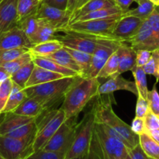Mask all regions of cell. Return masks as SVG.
Returning <instances> with one entry per match:
<instances>
[{
    "instance_id": "obj_26",
    "label": "cell",
    "mask_w": 159,
    "mask_h": 159,
    "mask_svg": "<svg viewBox=\"0 0 159 159\" xmlns=\"http://www.w3.org/2000/svg\"><path fill=\"white\" fill-rule=\"evenodd\" d=\"M62 48L63 45L57 39H53L33 45L29 51L34 57H46Z\"/></svg>"
},
{
    "instance_id": "obj_50",
    "label": "cell",
    "mask_w": 159,
    "mask_h": 159,
    "mask_svg": "<svg viewBox=\"0 0 159 159\" xmlns=\"http://www.w3.org/2000/svg\"><path fill=\"white\" fill-rule=\"evenodd\" d=\"M79 0H68V6H67V11L70 12L71 14L73 13L75 10L76 5Z\"/></svg>"
},
{
    "instance_id": "obj_16",
    "label": "cell",
    "mask_w": 159,
    "mask_h": 159,
    "mask_svg": "<svg viewBox=\"0 0 159 159\" xmlns=\"http://www.w3.org/2000/svg\"><path fill=\"white\" fill-rule=\"evenodd\" d=\"M32 46L26 34L17 26L0 34V51L16 48L30 49Z\"/></svg>"
},
{
    "instance_id": "obj_59",
    "label": "cell",
    "mask_w": 159,
    "mask_h": 159,
    "mask_svg": "<svg viewBox=\"0 0 159 159\" xmlns=\"http://www.w3.org/2000/svg\"><path fill=\"white\" fill-rule=\"evenodd\" d=\"M0 1H1V0H0Z\"/></svg>"
},
{
    "instance_id": "obj_39",
    "label": "cell",
    "mask_w": 159,
    "mask_h": 159,
    "mask_svg": "<svg viewBox=\"0 0 159 159\" xmlns=\"http://www.w3.org/2000/svg\"><path fill=\"white\" fill-rule=\"evenodd\" d=\"M12 84L13 83L10 78H8L0 84V114L2 113L4 110L5 106L12 90Z\"/></svg>"
},
{
    "instance_id": "obj_4",
    "label": "cell",
    "mask_w": 159,
    "mask_h": 159,
    "mask_svg": "<svg viewBox=\"0 0 159 159\" xmlns=\"http://www.w3.org/2000/svg\"><path fill=\"white\" fill-rule=\"evenodd\" d=\"M77 76H65L45 84L26 87L24 90L26 97L37 100L45 108L50 109L64 98Z\"/></svg>"
},
{
    "instance_id": "obj_34",
    "label": "cell",
    "mask_w": 159,
    "mask_h": 159,
    "mask_svg": "<svg viewBox=\"0 0 159 159\" xmlns=\"http://www.w3.org/2000/svg\"><path fill=\"white\" fill-rule=\"evenodd\" d=\"M118 65H119V56H118L117 50H116L102 67L98 74L97 78L98 79H100V78L109 79L110 77H113L117 72Z\"/></svg>"
},
{
    "instance_id": "obj_42",
    "label": "cell",
    "mask_w": 159,
    "mask_h": 159,
    "mask_svg": "<svg viewBox=\"0 0 159 159\" xmlns=\"http://www.w3.org/2000/svg\"><path fill=\"white\" fill-rule=\"evenodd\" d=\"M159 47V6H156L148 18L146 19Z\"/></svg>"
},
{
    "instance_id": "obj_12",
    "label": "cell",
    "mask_w": 159,
    "mask_h": 159,
    "mask_svg": "<svg viewBox=\"0 0 159 159\" xmlns=\"http://www.w3.org/2000/svg\"><path fill=\"white\" fill-rule=\"evenodd\" d=\"M65 34L56 37V39L62 44L63 47L83 51L93 55L96 50L99 37L71 31H63Z\"/></svg>"
},
{
    "instance_id": "obj_21",
    "label": "cell",
    "mask_w": 159,
    "mask_h": 159,
    "mask_svg": "<svg viewBox=\"0 0 159 159\" xmlns=\"http://www.w3.org/2000/svg\"><path fill=\"white\" fill-rule=\"evenodd\" d=\"M45 110H47L43 104L34 98L26 97V99L15 109L12 112L20 115L37 118Z\"/></svg>"
},
{
    "instance_id": "obj_31",
    "label": "cell",
    "mask_w": 159,
    "mask_h": 159,
    "mask_svg": "<svg viewBox=\"0 0 159 159\" xmlns=\"http://www.w3.org/2000/svg\"><path fill=\"white\" fill-rule=\"evenodd\" d=\"M136 2L138 4V7L133 9H129L122 16H131L141 19L142 20H145L148 18L156 6L150 0H138Z\"/></svg>"
},
{
    "instance_id": "obj_23",
    "label": "cell",
    "mask_w": 159,
    "mask_h": 159,
    "mask_svg": "<svg viewBox=\"0 0 159 159\" xmlns=\"http://www.w3.org/2000/svg\"><path fill=\"white\" fill-rule=\"evenodd\" d=\"M33 62L37 66H40L41 68L46 69L54 73H60L65 76H79L76 72L73 70L67 69L62 65H59L56 62H54L52 59L47 57H34L33 56Z\"/></svg>"
},
{
    "instance_id": "obj_51",
    "label": "cell",
    "mask_w": 159,
    "mask_h": 159,
    "mask_svg": "<svg viewBox=\"0 0 159 159\" xmlns=\"http://www.w3.org/2000/svg\"><path fill=\"white\" fill-rule=\"evenodd\" d=\"M157 143L159 144V129H155V130H151L148 132H146Z\"/></svg>"
},
{
    "instance_id": "obj_45",
    "label": "cell",
    "mask_w": 159,
    "mask_h": 159,
    "mask_svg": "<svg viewBox=\"0 0 159 159\" xmlns=\"http://www.w3.org/2000/svg\"><path fill=\"white\" fill-rule=\"evenodd\" d=\"M152 51L147 50H138L136 51V65L143 67L150 59Z\"/></svg>"
},
{
    "instance_id": "obj_32",
    "label": "cell",
    "mask_w": 159,
    "mask_h": 159,
    "mask_svg": "<svg viewBox=\"0 0 159 159\" xmlns=\"http://www.w3.org/2000/svg\"><path fill=\"white\" fill-rule=\"evenodd\" d=\"M34 65H35V64L34 63L33 60L31 62H28L27 64L24 65L20 70H18L16 72H15V73L11 75V80L14 84H17L20 87H21L22 88L24 89L25 87H26V82H27L31 73H32Z\"/></svg>"
},
{
    "instance_id": "obj_38",
    "label": "cell",
    "mask_w": 159,
    "mask_h": 159,
    "mask_svg": "<svg viewBox=\"0 0 159 159\" xmlns=\"http://www.w3.org/2000/svg\"><path fill=\"white\" fill-rule=\"evenodd\" d=\"M146 74L152 75L156 79V82L159 81V49L152 51V55L148 62L142 67Z\"/></svg>"
},
{
    "instance_id": "obj_36",
    "label": "cell",
    "mask_w": 159,
    "mask_h": 159,
    "mask_svg": "<svg viewBox=\"0 0 159 159\" xmlns=\"http://www.w3.org/2000/svg\"><path fill=\"white\" fill-rule=\"evenodd\" d=\"M68 52L70 53L76 63L79 66L81 70V74L80 76H82L87 70H89L90 66V64L92 62V58H93V55L88 54L86 52H83V51H77V50L71 49V48H65L64 47Z\"/></svg>"
},
{
    "instance_id": "obj_10",
    "label": "cell",
    "mask_w": 159,
    "mask_h": 159,
    "mask_svg": "<svg viewBox=\"0 0 159 159\" xmlns=\"http://www.w3.org/2000/svg\"><path fill=\"white\" fill-rule=\"evenodd\" d=\"M121 42L110 38H98V44L93 54L92 62L89 70L82 77L97 78L99 71L110 56L117 50Z\"/></svg>"
},
{
    "instance_id": "obj_33",
    "label": "cell",
    "mask_w": 159,
    "mask_h": 159,
    "mask_svg": "<svg viewBox=\"0 0 159 159\" xmlns=\"http://www.w3.org/2000/svg\"><path fill=\"white\" fill-rule=\"evenodd\" d=\"M133 76L134 77V82L136 84L137 88L138 90V96H141L144 99L147 100L148 89L147 76L146 73L143 70L142 67H139L135 65L131 70Z\"/></svg>"
},
{
    "instance_id": "obj_8",
    "label": "cell",
    "mask_w": 159,
    "mask_h": 159,
    "mask_svg": "<svg viewBox=\"0 0 159 159\" xmlns=\"http://www.w3.org/2000/svg\"><path fill=\"white\" fill-rule=\"evenodd\" d=\"M122 16L69 23L65 31H71L96 37L111 39L113 29Z\"/></svg>"
},
{
    "instance_id": "obj_44",
    "label": "cell",
    "mask_w": 159,
    "mask_h": 159,
    "mask_svg": "<svg viewBox=\"0 0 159 159\" xmlns=\"http://www.w3.org/2000/svg\"><path fill=\"white\" fill-rule=\"evenodd\" d=\"M148 110L149 108L147 100L144 99L141 96H138V100H137L135 116L144 118L145 115L147 114V112H148Z\"/></svg>"
},
{
    "instance_id": "obj_28",
    "label": "cell",
    "mask_w": 159,
    "mask_h": 159,
    "mask_svg": "<svg viewBox=\"0 0 159 159\" xmlns=\"http://www.w3.org/2000/svg\"><path fill=\"white\" fill-rule=\"evenodd\" d=\"M26 98V94L24 89L13 83L12 90H11V93L2 113L12 112Z\"/></svg>"
},
{
    "instance_id": "obj_30",
    "label": "cell",
    "mask_w": 159,
    "mask_h": 159,
    "mask_svg": "<svg viewBox=\"0 0 159 159\" xmlns=\"http://www.w3.org/2000/svg\"><path fill=\"white\" fill-rule=\"evenodd\" d=\"M139 144L148 157L159 159V144L146 132L139 135Z\"/></svg>"
},
{
    "instance_id": "obj_17",
    "label": "cell",
    "mask_w": 159,
    "mask_h": 159,
    "mask_svg": "<svg viewBox=\"0 0 159 159\" xmlns=\"http://www.w3.org/2000/svg\"><path fill=\"white\" fill-rule=\"evenodd\" d=\"M127 90L135 96H138V90L134 81H129L120 75L109 78L108 80L100 84L98 90V95H106L113 94L116 90Z\"/></svg>"
},
{
    "instance_id": "obj_3",
    "label": "cell",
    "mask_w": 159,
    "mask_h": 159,
    "mask_svg": "<svg viewBox=\"0 0 159 159\" xmlns=\"http://www.w3.org/2000/svg\"><path fill=\"white\" fill-rule=\"evenodd\" d=\"M129 150L120 140L110 135L100 123L95 122L89 146L83 159H125Z\"/></svg>"
},
{
    "instance_id": "obj_57",
    "label": "cell",
    "mask_w": 159,
    "mask_h": 159,
    "mask_svg": "<svg viewBox=\"0 0 159 159\" xmlns=\"http://www.w3.org/2000/svg\"><path fill=\"white\" fill-rule=\"evenodd\" d=\"M147 159H153V158H150V157H147Z\"/></svg>"
},
{
    "instance_id": "obj_5",
    "label": "cell",
    "mask_w": 159,
    "mask_h": 159,
    "mask_svg": "<svg viewBox=\"0 0 159 159\" xmlns=\"http://www.w3.org/2000/svg\"><path fill=\"white\" fill-rule=\"evenodd\" d=\"M65 120V114L61 108L47 109L36 118V132L33 143L34 152L46 144Z\"/></svg>"
},
{
    "instance_id": "obj_47",
    "label": "cell",
    "mask_w": 159,
    "mask_h": 159,
    "mask_svg": "<svg viewBox=\"0 0 159 159\" xmlns=\"http://www.w3.org/2000/svg\"><path fill=\"white\" fill-rule=\"evenodd\" d=\"M147 157L140 144H138L134 148L129 150L128 154L125 159H147Z\"/></svg>"
},
{
    "instance_id": "obj_53",
    "label": "cell",
    "mask_w": 159,
    "mask_h": 159,
    "mask_svg": "<svg viewBox=\"0 0 159 159\" xmlns=\"http://www.w3.org/2000/svg\"><path fill=\"white\" fill-rule=\"evenodd\" d=\"M89 0H79L77 2V5H76V8H75V10H77L78 9H79V8L82 7V6H84V5L85 4V3L87 2H89ZM74 11V12H75Z\"/></svg>"
},
{
    "instance_id": "obj_48",
    "label": "cell",
    "mask_w": 159,
    "mask_h": 159,
    "mask_svg": "<svg viewBox=\"0 0 159 159\" xmlns=\"http://www.w3.org/2000/svg\"><path fill=\"white\" fill-rule=\"evenodd\" d=\"M41 2L61 10H67L68 0H41Z\"/></svg>"
},
{
    "instance_id": "obj_46",
    "label": "cell",
    "mask_w": 159,
    "mask_h": 159,
    "mask_svg": "<svg viewBox=\"0 0 159 159\" xmlns=\"http://www.w3.org/2000/svg\"><path fill=\"white\" fill-rule=\"evenodd\" d=\"M131 130L134 132L135 134L139 136L140 134L143 133L145 132V126H144V120L143 118H139V117H136L134 118L132 121L131 126Z\"/></svg>"
},
{
    "instance_id": "obj_43",
    "label": "cell",
    "mask_w": 159,
    "mask_h": 159,
    "mask_svg": "<svg viewBox=\"0 0 159 159\" xmlns=\"http://www.w3.org/2000/svg\"><path fill=\"white\" fill-rule=\"evenodd\" d=\"M144 126H145V132L159 129V117L150 110L147 112L144 118Z\"/></svg>"
},
{
    "instance_id": "obj_29",
    "label": "cell",
    "mask_w": 159,
    "mask_h": 159,
    "mask_svg": "<svg viewBox=\"0 0 159 159\" xmlns=\"http://www.w3.org/2000/svg\"><path fill=\"white\" fill-rule=\"evenodd\" d=\"M40 20V26L39 28L37 34L34 36L31 39L30 42L33 45H37V44L41 43V42L48 41L56 39V33L57 32V30L53 27L51 25L45 22L44 20Z\"/></svg>"
},
{
    "instance_id": "obj_54",
    "label": "cell",
    "mask_w": 159,
    "mask_h": 159,
    "mask_svg": "<svg viewBox=\"0 0 159 159\" xmlns=\"http://www.w3.org/2000/svg\"><path fill=\"white\" fill-rule=\"evenodd\" d=\"M152 2H153L155 6H159V0H150Z\"/></svg>"
},
{
    "instance_id": "obj_35",
    "label": "cell",
    "mask_w": 159,
    "mask_h": 159,
    "mask_svg": "<svg viewBox=\"0 0 159 159\" xmlns=\"http://www.w3.org/2000/svg\"><path fill=\"white\" fill-rule=\"evenodd\" d=\"M17 26L23 31L30 41L37 34L40 26V20L35 16H31L28 18L25 19L22 22L17 24Z\"/></svg>"
},
{
    "instance_id": "obj_37",
    "label": "cell",
    "mask_w": 159,
    "mask_h": 159,
    "mask_svg": "<svg viewBox=\"0 0 159 159\" xmlns=\"http://www.w3.org/2000/svg\"><path fill=\"white\" fill-rule=\"evenodd\" d=\"M33 60V55H31V53L30 51H27L26 53L23 54V55L20 56L17 59H14V60L11 61V62H6V63L2 64L0 66L2 67L9 75H12V73H14L15 72H16L17 70H20L21 67H23V65L27 64L28 62H31Z\"/></svg>"
},
{
    "instance_id": "obj_55",
    "label": "cell",
    "mask_w": 159,
    "mask_h": 159,
    "mask_svg": "<svg viewBox=\"0 0 159 159\" xmlns=\"http://www.w3.org/2000/svg\"><path fill=\"white\" fill-rule=\"evenodd\" d=\"M70 159H82V157H75V158H70Z\"/></svg>"
},
{
    "instance_id": "obj_27",
    "label": "cell",
    "mask_w": 159,
    "mask_h": 159,
    "mask_svg": "<svg viewBox=\"0 0 159 159\" xmlns=\"http://www.w3.org/2000/svg\"><path fill=\"white\" fill-rule=\"evenodd\" d=\"M124 12L117 6H113L110 8H106V9H99V10L93 11V12L87 13L85 15L82 16L79 18L75 19L71 23H75L79 21H85V20H98V19H105L110 18V17H116V16H122Z\"/></svg>"
},
{
    "instance_id": "obj_1",
    "label": "cell",
    "mask_w": 159,
    "mask_h": 159,
    "mask_svg": "<svg viewBox=\"0 0 159 159\" xmlns=\"http://www.w3.org/2000/svg\"><path fill=\"white\" fill-rule=\"evenodd\" d=\"M93 111L95 122L100 123L110 135L120 140L127 148L132 149L139 144V136L131 130L130 126L118 117L109 100H96Z\"/></svg>"
},
{
    "instance_id": "obj_7",
    "label": "cell",
    "mask_w": 159,
    "mask_h": 159,
    "mask_svg": "<svg viewBox=\"0 0 159 159\" xmlns=\"http://www.w3.org/2000/svg\"><path fill=\"white\" fill-rule=\"evenodd\" d=\"M95 118L93 108L87 112L82 119L76 125L75 133L72 144L66 154L65 158L83 157L86 154L92 138Z\"/></svg>"
},
{
    "instance_id": "obj_58",
    "label": "cell",
    "mask_w": 159,
    "mask_h": 159,
    "mask_svg": "<svg viewBox=\"0 0 159 159\" xmlns=\"http://www.w3.org/2000/svg\"><path fill=\"white\" fill-rule=\"evenodd\" d=\"M138 1V0H134V2H137Z\"/></svg>"
},
{
    "instance_id": "obj_18",
    "label": "cell",
    "mask_w": 159,
    "mask_h": 159,
    "mask_svg": "<svg viewBox=\"0 0 159 159\" xmlns=\"http://www.w3.org/2000/svg\"><path fill=\"white\" fill-rule=\"evenodd\" d=\"M18 0L0 1V34L16 25V6Z\"/></svg>"
},
{
    "instance_id": "obj_41",
    "label": "cell",
    "mask_w": 159,
    "mask_h": 159,
    "mask_svg": "<svg viewBox=\"0 0 159 159\" xmlns=\"http://www.w3.org/2000/svg\"><path fill=\"white\" fill-rule=\"evenodd\" d=\"M147 101L149 110L159 117V94L155 85L152 90H148Z\"/></svg>"
},
{
    "instance_id": "obj_40",
    "label": "cell",
    "mask_w": 159,
    "mask_h": 159,
    "mask_svg": "<svg viewBox=\"0 0 159 159\" xmlns=\"http://www.w3.org/2000/svg\"><path fill=\"white\" fill-rule=\"evenodd\" d=\"M65 154L59 152L40 149L34 151L26 159H65Z\"/></svg>"
},
{
    "instance_id": "obj_15",
    "label": "cell",
    "mask_w": 159,
    "mask_h": 159,
    "mask_svg": "<svg viewBox=\"0 0 159 159\" xmlns=\"http://www.w3.org/2000/svg\"><path fill=\"white\" fill-rule=\"evenodd\" d=\"M127 43L130 44V46L135 51L147 50L153 51L159 49L155 36L147 20L143 21L137 34Z\"/></svg>"
},
{
    "instance_id": "obj_49",
    "label": "cell",
    "mask_w": 159,
    "mask_h": 159,
    "mask_svg": "<svg viewBox=\"0 0 159 159\" xmlns=\"http://www.w3.org/2000/svg\"><path fill=\"white\" fill-rule=\"evenodd\" d=\"M116 6L122 10V12H126L128 11L130 5L134 2V0H114ZM123 13V14H124Z\"/></svg>"
},
{
    "instance_id": "obj_6",
    "label": "cell",
    "mask_w": 159,
    "mask_h": 159,
    "mask_svg": "<svg viewBox=\"0 0 159 159\" xmlns=\"http://www.w3.org/2000/svg\"><path fill=\"white\" fill-rule=\"evenodd\" d=\"M0 117V136L16 139L34 138L36 118L15 114L2 113Z\"/></svg>"
},
{
    "instance_id": "obj_9",
    "label": "cell",
    "mask_w": 159,
    "mask_h": 159,
    "mask_svg": "<svg viewBox=\"0 0 159 159\" xmlns=\"http://www.w3.org/2000/svg\"><path fill=\"white\" fill-rule=\"evenodd\" d=\"M76 118L65 120L41 149L62 153L66 155L74 140L77 125Z\"/></svg>"
},
{
    "instance_id": "obj_20",
    "label": "cell",
    "mask_w": 159,
    "mask_h": 159,
    "mask_svg": "<svg viewBox=\"0 0 159 159\" xmlns=\"http://www.w3.org/2000/svg\"><path fill=\"white\" fill-rule=\"evenodd\" d=\"M64 77H65V76L60 74V73H54V72H51L50 70L41 68V67L35 65L29 80L26 82L25 88L34 87V86L39 85V84H45V83L61 79Z\"/></svg>"
},
{
    "instance_id": "obj_19",
    "label": "cell",
    "mask_w": 159,
    "mask_h": 159,
    "mask_svg": "<svg viewBox=\"0 0 159 159\" xmlns=\"http://www.w3.org/2000/svg\"><path fill=\"white\" fill-rule=\"evenodd\" d=\"M117 53L119 56V65L115 76L129 70L131 71L136 65V51L127 45V43L121 42L117 48Z\"/></svg>"
},
{
    "instance_id": "obj_22",
    "label": "cell",
    "mask_w": 159,
    "mask_h": 159,
    "mask_svg": "<svg viewBox=\"0 0 159 159\" xmlns=\"http://www.w3.org/2000/svg\"><path fill=\"white\" fill-rule=\"evenodd\" d=\"M116 6V5L115 3L114 0H89L84 6L78 9L77 10H75L71 14L70 23L74 21L75 19L85 15L87 13L93 12V11L106 9V8L113 7V6Z\"/></svg>"
},
{
    "instance_id": "obj_2",
    "label": "cell",
    "mask_w": 159,
    "mask_h": 159,
    "mask_svg": "<svg viewBox=\"0 0 159 159\" xmlns=\"http://www.w3.org/2000/svg\"><path fill=\"white\" fill-rule=\"evenodd\" d=\"M98 78L76 77L72 85L64 96L61 108L64 111L66 119L77 118L78 115L95 97H97L100 86Z\"/></svg>"
},
{
    "instance_id": "obj_52",
    "label": "cell",
    "mask_w": 159,
    "mask_h": 159,
    "mask_svg": "<svg viewBox=\"0 0 159 159\" xmlns=\"http://www.w3.org/2000/svg\"><path fill=\"white\" fill-rule=\"evenodd\" d=\"M8 78H10V75L4 70L2 66H0V84L6 80Z\"/></svg>"
},
{
    "instance_id": "obj_14",
    "label": "cell",
    "mask_w": 159,
    "mask_h": 159,
    "mask_svg": "<svg viewBox=\"0 0 159 159\" xmlns=\"http://www.w3.org/2000/svg\"><path fill=\"white\" fill-rule=\"evenodd\" d=\"M143 21L131 16H122L116 23L111 39L120 42H128L138 31Z\"/></svg>"
},
{
    "instance_id": "obj_11",
    "label": "cell",
    "mask_w": 159,
    "mask_h": 159,
    "mask_svg": "<svg viewBox=\"0 0 159 159\" xmlns=\"http://www.w3.org/2000/svg\"><path fill=\"white\" fill-rule=\"evenodd\" d=\"M34 139L0 136V156L4 159H26L34 153Z\"/></svg>"
},
{
    "instance_id": "obj_13",
    "label": "cell",
    "mask_w": 159,
    "mask_h": 159,
    "mask_svg": "<svg viewBox=\"0 0 159 159\" xmlns=\"http://www.w3.org/2000/svg\"><path fill=\"white\" fill-rule=\"evenodd\" d=\"M36 17L42 19L55 28L57 32H63L69 24L71 14L67 10H61L40 2Z\"/></svg>"
},
{
    "instance_id": "obj_60",
    "label": "cell",
    "mask_w": 159,
    "mask_h": 159,
    "mask_svg": "<svg viewBox=\"0 0 159 159\" xmlns=\"http://www.w3.org/2000/svg\"><path fill=\"white\" fill-rule=\"evenodd\" d=\"M40 1H41V0H40Z\"/></svg>"
},
{
    "instance_id": "obj_25",
    "label": "cell",
    "mask_w": 159,
    "mask_h": 159,
    "mask_svg": "<svg viewBox=\"0 0 159 159\" xmlns=\"http://www.w3.org/2000/svg\"><path fill=\"white\" fill-rule=\"evenodd\" d=\"M46 57L52 59L54 62H56L59 65H62V66L65 67V68L69 69V70L76 72L80 76V68L78 65V64L76 63L75 59L72 58V56L70 55V53L64 47L61 48V49L54 51L52 54L46 56Z\"/></svg>"
},
{
    "instance_id": "obj_24",
    "label": "cell",
    "mask_w": 159,
    "mask_h": 159,
    "mask_svg": "<svg viewBox=\"0 0 159 159\" xmlns=\"http://www.w3.org/2000/svg\"><path fill=\"white\" fill-rule=\"evenodd\" d=\"M40 0H18L16 6V25L25 19L35 16Z\"/></svg>"
},
{
    "instance_id": "obj_56",
    "label": "cell",
    "mask_w": 159,
    "mask_h": 159,
    "mask_svg": "<svg viewBox=\"0 0 159 159\" xmlns=\"http://www.w3.org/2000/svg\"><path fill=\"white\" fill-rule=\"evenodd\" d=\"M0 159H4V158H3V157H2V156H0Z\"/></svg>"
}]
</instances>
